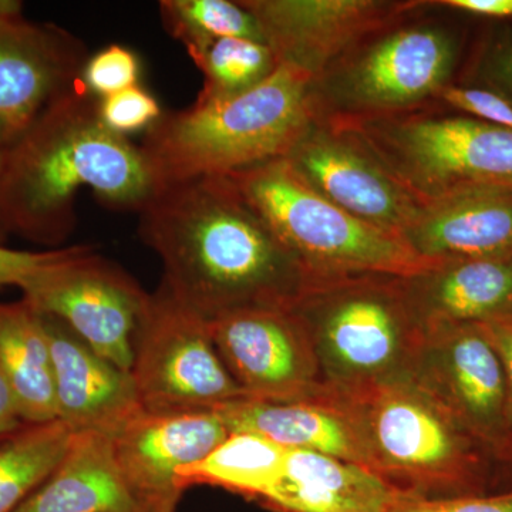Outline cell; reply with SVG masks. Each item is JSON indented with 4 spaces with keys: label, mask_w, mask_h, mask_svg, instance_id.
Returning <instances> with one entry per match:
<instances>
[{
    "label": "cell",
    "mask_w": 512,
    "mask_h": 512,
    "mask_svg": "<svg viewBox=\"0 0 512 512\" xmlns=\"http://www.w3.org/2000/svg\"><path fill=\"white\" fill-rule=\"evenodd\" d=\"M191 60L204 77L195 100L201 103L248 92L268 79L281 64L265 42L245 37L215 40L191 56Z\"/></svg>",
    "instance_id": "obj_26"
},
{
    "label": "cell",
    "mask_w": 512,
    "mask_h": 512,
    "mask_svg": "<svg viewBox=\"0 0 512 512\" xmlns=\"http://www.w3.org/2000/svg\"><path fill=\"white\" fill-rule=\"evenodd\" d=\"M215 412L229 433L258 434L288 450L313 451L369 468L355 417L328 389L320 396L289 402L241 399Z\"/></svg>",
    "instance_id": "obj_19"
},
{
    "label": "cell",
    "mask_w": 512,
    "mask_h": 512,
    "mask_svg": "<svg viewBox=\"0 0 512 512\" xmlns=\"http://www.w3.org/2000/svg\"><path fill=\"white\" fill-rule=\"evenodd\" d=\"M480 74L488 89L501 94L512 104V35L488 50Z\"/></svg>",
    "instance_id": "obj_32"
},
{
    "label": "cell",
    "mask_w": 512,
    "mask_h": 512,
    "mask_svg": "<svg viewBox=\"0 0 512 512\" xmlns=\"http://www.w3.org/2000/svg\"><path fill=\"white\" fill-rule=\"evenodd\" d=\"M288 448L254 433H229L207 457L180 473L184 491L211 485L261 501L284 470Z\"/></svg>",
    "instance_id": "obj_24"
},
{
    "label": "cell",
    "mask_w": 512,
    "mask_h": 512,
    "mask_svg": "<svg viewBox=\"0 0 512 512\" xmlns=\"http://www.w3.org/2000/svg\"><path fill=\"white\" fill-rule=\"evenodd\" d=\"M404 284L424 330L512 319V255L439 262Z\"/></svg>",
    "instance_id": "obj_20"
},
{
    "label": "cell",
    "mask_w": 512,
    "mask_h": 512,
    "mask_svg": "<svg viewBox=\"0 0 512 512\" xmlns=\"http://www.w3.org/2000/svg\"><path fill=\"white\" fill-rule=\"evenodd\" d=\"M158 9L168 35L183 43L190 57L227 37L264 42L255 16L241 0H163Z\"/></svg>",
    "instance_id": "obj_27"
},
{
    "label": "cell",
    "mask_w": 512,
    "mask_h": 512,
    "mask_svg": "<svg viewBox=\"0 0 512 512\" xmlns=\"http://www.w3.org/2000/svg\"><path fill=\"white\" fill-rule=\"evenodd\" d=\"M409 497L359 464L288 450L278 483L259 504L275 512H394Z\"/></svg>",
    "instance_id": "obj_21"
},
{
    "label": "cell",
    "mask_w": 512,
    "mask_h": 512,
    "mask_svg": "<svg viewBox=\"0 0 512 512\" xmlns=\"http://www.w3.org/2000/svg\"><path fill=\"white\" fill-rule=\"evenodd\" d=\"M394 512H512V488L461 497H409Z\"/></svg>",
    "instance_id": "obj_30"
},
{
    "label": "cell",
    "mask_w": 512,
    "mask_h": 512,
    "mask_svg": "<svg viewBox=\"0 0 512 512\" xmlns=\"http://www.w3.org/2000/svg\"><path fill=\"white\" fill-rule=\"evenodd\" d=\"M495 458L512 430L503 360L481 325L426 330L412 379Z\"/></svg>",
    "instance_id": "obj_11"
},
{
    "label": "cell",
    "mask_w": 512,
    "mask_h": 512,
    "mask_svg": "<svg viewBox=\"0 0 512 512\" xmlns=\"http://www.w3.org/2000/svg\"><path fill=\"white\" fill-rule=\"evenodd\" d=\"M332 393L355 417L370 470L397 490L419 498L493 493V456L413 380Z\"/></svg>",
    "instance_id": "obj_5"
},
{
    "label": "cell",
    "mask_w": 512,
    "mask_h": 512,
    "mask_svg": "<svg viewBox=\"0 0 512 512\" xmlns=\"http://www.w3.org/2000/svg\"><path fill=\"white\" fill-rule=\"evenodd\" d=\"M217 412L138 413L111 437L121 476L141 512H177L180 473L227 439Z\"/></svg>",
    "instance_id": "obj_16"
},
{
    "label": "cell",
    "mask_w": 512,
    "mask_h": 512,
    "mask_svg": "<svg viewBox=\"0 0 512 512\" xmlns=\"http://www.w3.org/2000/svg\"><path fill=\"white\" fill-rule=\"evenodd\" d=\"M495 474L493 493L512 488V433L494 458Z\"/></svg>",
    "instance_id": "obj_36"
},
{
    "label": "cell",
    "mask_w": 512,
    "mask_h": 512,
    "mask_svg": "<svg viewBox=\"0 0 512 512\" xmlns=\"http://www.w3.org/2000/svg\"><path fill=\"white\" fill-rule=\"evenodd\" d=\"M15 512H141L110 437L73 433L62 460Z\"/></svg>",
    "instance_id": "obj_22"
},
{
    "label": "cell",
    "mask_w": 512,
    "mask_h": 512,
    "mask_svg": "<svg viewBox=\"0 0 512 512\" xmlns=\"http://www.w3.org/2000/svg\"><path fill=\"white\" fill-rule=\"evenodd\" d=\"M340 127L353 131L421 204L467 188H512V131L497 124L431 107Z\"/></svg>",
    "instance_id": "obj_8"
},
{
    "label": "cell",
    "mask_w": 512,
    "mask_h": 512,
    "mask_svg": "<svg viewBox=\"0 0 512 512\" xmlns=\"http://www.w3.org/2000/svg\"><path fill=\"white\" fill-rule=\"evenodd\" d=\"M481 326H483L485 333H487L488 338L493 342L494 348L497 349L498 355H500L501 360H503L508 384H510L512 403V319L484 323V325Z\"/></svg>",
    "instance_id": "obj_34"
},
{
    "label": "cell",
    "mask_w": 512,
    "mask_h": 512,
    "mask_svg": "<svg viewBox=\"0 0 512 512\" xmlns=\"http://www.w3.org/2000/svg\"><path fill=\"white\" fill-rule=\"evenodd\" d=\"M403 238L433 262L512 255V188H467L424 202Z\"/></svg>",
    "instance_id": "obj_18"
},
{
    "label": "cell",
    "mask_w": 512,
    "mask_h": 512,
    "mask_svg": "<svg viewBox=\"0 0 512 512\" xmlns=\"http://www.w3.org/2000/svg\"><path fill=\"white\" fill-rule=\"evenodd\" d=\"M86 46L53 23L0 22V147L9 148L82 79Z\"/></svg>",
    "instance_id": "obj_15"
},
{
    "label": "cell",
    "mask_w": 512,
    "mask_h": 512,
    "mask_svg": "<svg viewBox=\"0 0 512 512\" xmlns=\"http://www.w3.org/2000/svg\"><path fill=\"white\" fill-rule=\"evenodd\" d=\"M163 114L156 97L140 84L99 100L101 123L121 137L150 130Z\"/></svg>",
    "instance_id": "obj_29"
},
{
    "label": "cell",
    "mask_w": 512,
    "mask_h": 512,
    "mask_svg": "<svg viewBox=\"0 0 512 512\" xmlns=\"http://www.w3.org/2000/svg\"><path fill=\"white\" fill-rule=\"evenodd\" d=\"M312 82L281 63L248 92L164 113L138 146L156 190L288 156L316 121Z\"/></svg>",
    "instance_id": "obj_3"
},
{
    "label": "cell",
    "mask_w": 512,
    "mask_h": 512,
    "mask_svg": "<svg viewBox=\"0 0 512 512\" xmlns=\"http://www.w3.org/2000/svg\"><path fill=\"white\" fill-rule=\"evenodd\" d=\"M23 15V3L18 0H0V22Z\"/></svg>",
    "instance_id": "obj_37"
},
{
    "label": "cell",
    "mask_w": 512,
    "mask_h": 512,
    "mask_svg": "<svg viewBox=\"0 0 512 512\" xmlns=\"http://www.w3.org/2000/svg\"><path fill=\"white\" fill-rule=\"evenodd\" d=\"M229 375L248 399L289 402L320 396L318 362L291 308H247L208 320Z\"/></svg>",
    "instance_id": "obj_12"
},
{
    "label": "cell",
    "mask_w": 512,
    "mask_h": 512,
    "mask_svg": "<svg viewBox=\"0 0 512 512\" xmlns=\"http://www.w3.org/2000/svg\"><path fill=\"white\" fill-rule=\"evenodd\" d=\"M73 431L60 420L25 424L0 441V512H15L57 466Z\"/></svg>",
    "instance_id": "obj_25"
},
{
    "label": "cell",
    "mask_w": 512,
    "mask_h": 512,
    "mask_svg": "<svg viewBox=\"0 0 512 512\" xmlns=\"http://www.w3.org/2000/svg\"><path fill=\"white\" fill-rule=\"evenodd\" d=\"M299 177L353 217L403 237L421 202L349 128L315 121L285 157Z\"/></svg>",
    "instance_id": "obj_13"
},
{
    "label": "cell",
    "mask_w": 512,
    "mask_h": 512,
    "mask_svg": "<svg viewBox=\"0 0 512 512\" xmlns=\"http://www.w3.org/2000/svg\"><path fill=\"white\" fill-rule=\"evenodd\" d=\"M140 60L133 50L110 45L90 56L84 66L82 82L97 99L113 96L138 86Z\"/></svg>",
    "instance_id": "obj_28"
},
{
    "label": "cell",
    "mask_w": 512,
    "mask_h": 512,
    "mask_svg": "<svg viewBox=\"0 0 512 512\" xmlns=\"http://www.w3.org/2000/svg\"><path fill=\"white\" fill-rule=\"evenodd\" d=\"M25 426L20 414L18 406H16L15 397L10 390L2 370H0V441L9 437L10 434L18 431L20 427Z\"/></svg>",
    "instance_id": "obj_35"
},
{
    "label": "cell",
    "mask_w": 512,
    "mask_h": 512,
    "mask_svg": "<svg viewBox=\"0 0 512 512\" xmlns=\"http://www.w3.org/2000/svg\"><path fill=\"white\" fill-rule=\"evenodd\" d=\"M421 6L367 36L312 82L316 121L348 124L389 119L439 101L453 84L460 40Z\"/></svg>",
    "instance_id": "obj_6"
},
{
    "label": "cell",
    "mask_w": 512,
    "mask_h": 512,
    "mask_svg": "<svg viewBox=\"0 0 512 512\" xmlns=\"http://www.w3.org/2000/svg\"><path fill=\"white\" fill-rule=\"evenodd\" d=\"M66 251L67 247L45 249V251H19V249L0 247V288L2 286L19 288L37 271L62 258Z\"/></svg>",
    "instance_id": "obj_31"
},
{
    "label": "cell",
    "mask_w": 512,
    "mask_h": 512,
    "mask_svg": "<svg viewBox=\"0 0 512 512\" xmlns=\"http://www.w3.org/2000/svg\"><path fill=\"white\" fill-rule=\"evenodd\" d=\"M130 375L144 412H215L248 399L222 362L208 320L163 282L138 318Z\"/></svg>",
    "instance_id": "obj_9"
},
{
    "label": "cell",
    "mask_w": 512,
    "mask_h": 512,
    "mask_svg": "<svg viewBox=\"0 0 512 512\" xmlns=\"http://www.w3.org/2000/svg\"><path fill=\"white\" fill-rule=\"evenodd\" d=\"M138 234L163 284L207 320L239 309L291 308L308 278L228 175L165 185L138 212Z\"/></svg>",
    "instance_id": "obj_1"
},
{
    "label": "cell",
    "mask_w": 512,
    "mask_h": 512,
    "mask_svg": "<svg viewBox=\"0 0 512 512\" xmlns=\"http://www.w3.org/2000/svg\"><path fill=\"white\" fill-rule=\"evenodd\" d=\"M40 316L52 352L56 419L73 433L116 436L143 412L130 372L94 352L59 319Z\"/></svg>",
    "instance_id": "obj_17"
},
{
    "label": "cell",
    "mask_w": 512,
    "mask_h": 512,
    "mask_svg": "<svg viewBox=\"0 0 512 512\" xmlns=\"http://www.w3.org/2000/svg\"><path fill=\"white\" fill-rule=\"evenodd\" d=\"M0 370L23 423L57 420L49 339L42 316L23 298L0 302Z\"/></svg>",
    "instance_id": "obj_23"
},
{
    "label": "cell",
    "mask_w": 512,
    "mask_h": 512,
    "mask_svg": "<svg viewBox=\"0 0 512 512\" xmlns=\"http://www.w3.org/2000/svg\"><path fill=\"white\" fill-rule=\"evenodd\" d=\"M330 392L412 379L426 336L402 276L356 275L308 282L293 302Z\"/></svg>",
    "instance_id": "obj_4"
},
{
    "label": "cell",
    "mask_w": 512,
    "mask_h": 512,
    "mask_svg": "<svg viewBox=\"0 0 512 512\" xmlns=\"http://www.w3.org/2000/svg\"><path fill=\"white\" fill-rule=\"evenodd\" d=\"M37 312L72 329L94 352L130 372L133 340L148 292L93 245H74L19 286Z\"/></svg>",
    "instance_id": "obj_10"
},
{
    "label": "cell",
    "mask_w": 512,
    "mask_h": 512,
    "mask_svg": "<svg viewBox=\"0 0 512 512\" xmlns=\"http://www.w3.org/2000/svg\"><path fill=\"white\" fill-rule=\"evenodd\" d=\"M228 177L274 229L308 282L356 275L409 278L439 264L421 258L400 235L333 204L306 184L285 158Z\"/></svg>",
    "instance_id": "obj_7"
},
{
    "label": "cell",
    "mask_w": 512,
    "mask_h": 512,
    "mask_svg": "<svg viewBox=\"0 0 512 512\" xmlns=\"http://www.w3.org/2000/svg\"><path fill=\"white\" fill-rule=\"evenodd\" d=\"M83 188L111 210L141 211L156 192L140 148L101 123L99 99L82 79L6 148L0 217L9 235L49 249L76 227Z\"/></svg>",
    "instance_id": "obj_2"
},
{
    "label": "cell",
    "mask_w": 512,
    "mask_h": 512,
    "mask_svg": "<svg viewBox=\"0 0 512 512\" xmlns=\"http://www.w3.org/2000/svg\"><path fill=\"white\" fill-rule=\"evenodd\" d=\"M433 8L458 10L484 18H512V0H433Z\"/></svg>",
    "instance_id": "obj_33"
},
{
    "label": "cell",
    "mask_w": 512,
    "mask_h": 512,
    "mask_svg": "<svg viewBox=\"0 0 512 512\" xmlns=\"http://www.w3.org/2000/svg\"><path fill=\"white\" fill-rule=\"evenodd\" d=\"M279 63L313 79L357 43L419 9L420 0H241Z\"/></svg>",
    "instance_id": "obj_14"
},
{
    "label": "cell",
    "mask_w": 512,
    "mask_h": 512,
    "mask_svg": "<svg viewBox=\"0 0 512 512\" xmlns=\"http://www.w3.org/2000/svg\"><path fill=\"white\" fill-rule=\"evenodd\" d=\"M3 161H5V148L0 147V178H2ZM9 238L8 231L3 225L2 217H0V247H5L6 239Z\"/></svg>",
    "instance_id": "obj_38"
}]
</instances>
